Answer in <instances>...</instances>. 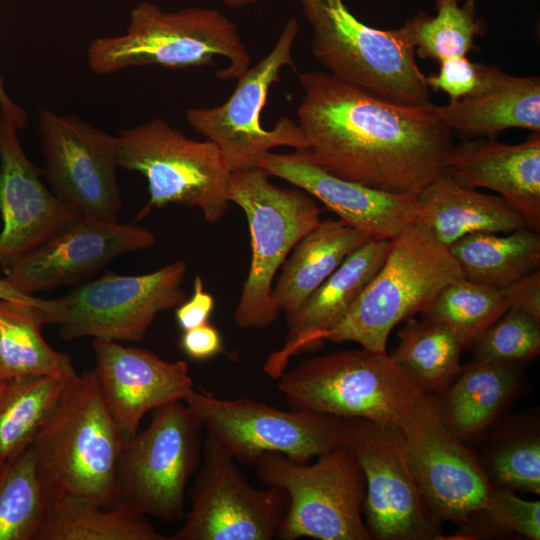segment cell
<instances>
[{
	"mask_svg": "<svg viewBox=\"0 0 540 540\" xmlns=\"http://www.w3.org/2000/svg\"><path fill=\"white\" fill-rule=\"evenodd\" d=\"M257 167L321 201L341 221L371 239L391 240L423 219L417 195L385 192L334 176L304 152L264 153Z\"/></svg>",
	"mask_w": 540,
	"mask_h": 540,
	"instance_id": "20",
	"label": "cell"
},
{
	"mask_svg": "<svg viewBox=\"0 0 540 540\" xmlns=\"http://www.w3.org/2000/svg\"><path fill=\"white\" fill-rule=\"evenodd\" d=\"M341 443L354 453L365 478V523L376 540L442 538V521L421 494L398 426L339 418Z\"/></svg>",
	"mask_w": 540,
	"mask_h": 540,
	"instance_id": "10",
	"label": "cell"
},
{
	"mask_svg": "<svg viewBox=\"0 0 540 540\" xmlns=\"http://www.w3.org/2000/svg\"><path fill=\"white\" fill-rule=\"evenodd\" d=\"M4 384H5V381L0 379V391L2 390Z\"/></svg>",
	"mask_w": 540,
	"mask_h": 540,
	"instance_id": "47",
	"label": "cell"
},
{
	"mask_svg": "<svg viewBox=\"0 0 540 540\" xmlns=\"http://www.w3.org/2000/svg\"><path fill=\"white\" fill-rule=\"evenodd\" d=\"M118 141L119 167L148 182L149 201L138 219L169 204L197 207L210 224L226 214L231 170L213 142L188 138L160 118L121 129Z\"/></svg>",
	"mask_w": 540,
	"mask_h": 540,
	"instance_id": "9",
	"label": "cell"
},
{
	"mask_svg": "<svg viewBox=\"0 0 540 540\" xmlns=\"http://www.w3.org/2000/svg\"><path fill=\"white\" fill-rule=\"evenodd\" d=\"M390 241L370 239L353 251L300 308L287 317V340L268 357L263 367L269 377L279 378L292 356L322 343L323 335L341 321L380 269Z\"/></svg>",
	"mask_w": 540,
	"mask_h": 540,
	"instance_id": "23",
	"label": "cell"
},
{
	"mask_svg": "<svg viewBox=\"0 0 540 540\" xmlns=\"http://www.w3.org/2000/svg\"><path fill=\"white\" fill-rule=\"evenodd\" d=\"M47 503L30 444L0 468V540H35Z\"/></svg>",
	"mask_w": 540,
	"mask_h": 540,
	"instance_id": "34",
	"label": "cell"
},
{
	"mask_svg": "<svg viewBox=\"0 0 540 540\" xmlns=\"http://www.w3.org/2000/svg\"><path fill=\"white\" fill-rule=\"evenodd\" d=\"M213 308L214 298L204 290L203 280L197 275L191 298L176 307L175 318L179 327L186 331L206 324Z\"/></svg>",
	"mask_w": 540,
	"mask_h": 540,
	"instance_id": "41",
	"label": "cell"
},
{
	"mask_svg": "<svg viewBox=\"0 0 540 540\" xmlns=\"http://www.w3.org/2000/svg\"><path fill=\"white\" fill-rule=\"evenodd\" d=\"M277 388L291 409L365 418L407 429L428 394L387 352L341 350L284 371Z\"/></svg>",
	"mask_w": 540,
	"mask_h": 540,
	"instance_id": "4",
	"label": "cell"
},
{
	"mask_svg": "<svg viewBox=\"0 0 540 540\" xmlns=\"http://www.w3.org/2000/svg\"><path fill=\"white\" fill-rule=\"evenodd\" d=\"M446 173L462 187L497 192L539 233L540 133L513 145L495 138L463 139L453 146Z\"/></svg>",
	"mask_w": 540,
	"mask_h": 540,
	"instance_id": "22",
	"label": "cell"
},
{
	"mask_svg": "<svg viewBox=\"0 0 540 540\" xmlns=\"http://www.w3.org/2000/svg\"><path fill=\"white\" fill-rule=\"evenodd\" d=\"M191 507L168 540H270L277 536L288 507L285 492L252 486L235 459L207 435Z\"/></svg>",
	"mask_w": 540,
	"mask_h": 540,
	"instance_id": "14",
	"label": "cell"
},
{
	"mask_svg": "<svg viewBox=\"0 0 540 540\" xmlns=\"http://www.w3.org/2000/svg\"><path fill=\"white\" fill-rule=\"evenodd\" d=\"M508 309L500 289L461 278L447 285L421 314L451 329L467 349Z\"/></svg>",
	"mask_w": 540,
	"mask_h": 540,
	"instance_id": "36",
	"label": "cell"
},
{
	"mask_svg": "<svg viewBox=\"0 0 540 540\" xmlns=\"http://www.w3.org/2000/svg\"><path fill=\"white\" fill-rule=\"evenodd\" d=\"M437 7L435 16L420 12L408 19L402 29L406 39L421 59L438 63L456 56H466L475 48V38L483 35L486 25L476 16L475 0L448 2Z\"/></svg>",
	"mask_w": 540,
	"mask_h": 540,
	"instance_id": "35",
	"label": "cell"
},
{
	"mask_svg": "<svg viewBox=\"0 0 540 540\" xmlns=\"http://www.w3.org/2000/svg\"><path fill=\"white\" fill-rule=\"evenodd\" d=\"M180 347L195 360L209 359L223 350L220 333L208 323L183 331Z\"/></svg>",
	"mask_w": 540,
	"mask_h": 540,
	"instance_id": "42",
	"label": "cell"
},
{
	"mask_svg": "<svg viewBox=\"0 0 540 540\" xmlns=\"http://www.w3.org/2000/svg\"><path fill=\"white\" fill-rule=\"evenodd\" d=\"M185 402L207 435L246 465H255L265 453L307 463L342 444L338 417L281 410L246 397L222 399L195 389Z\"/></svg>",
	"mask_w": 540,
	"mask_h": 540,
	"instance_id": "12",
	"label": "cell"
},
{
	"mask_svg": "<svg viewBox=\"0 0 540 540\" xmlns=\"http://www.w3.org/2000/svg\"><path fill=\"white\" fill-rule=\"evenodd\" d=\"M71 377L25 376L5 381L0 391V462L32 443Z\"/></svg>",
	"mask_w": 540,
	"mask_h": 540,
	"instance_id": "33",
	"label": "cell"
},
{
	"mask_svg": "<svg viewBox=\"0 0 540 540\" xmlns=\"http://www.w3.org/2000/svg\"><path fill=\"white\" fill-rule=\"evenodd\" d=\"M404 433L413 477L442 522L462 525L487 504L494 486L476 453L444 426L432 395Z\"/></svg>",
	"mask_w": 540,
	"mask_h": 540,
	"instance_id": "17",
	"label": "cell"
},
{
	"mask_svg": "<svg viewBox=\"0 0 540 540\" xmlns=\"http://www.w3.org/2000/svg\"><path fill=\"white\" fill-rule=\"evenodd\" d=\"M437 74L426 76V84L434 92L442 91L449 102L474 96L488 88L502 70L496 65L478 64L467 56H456L439 63Z\"/></svg>",
	"mask_w": 540,
	"mask_h": 540,
	"instance_id": "39",
	"label": "cell"
},
{
	"mask_svg": "<svg viewBox=\"0 0 540 540\" xmlns=\"http://www.w3.org/2000/svg\"><path fill=\"white\" fill-rule=\"evenodd\" d=\"M92 347L102 394L125 442L138 432L147 412L185 401L194 389L185 361L168 362L113 340L94 339Z\"/></svg>",
	"mask_w": 540,
	"mask_h": 540,
	"instance_id": "21",
	"label": "cell"
},
{
	"mask_svg": "<svg viewBox=\"0 0 540 540\" xmlns=\"http://www.w3.org/2000/svg\"><path fill=\"white\" fill-rule=\"evenodd\" d=\"M0 107V267L4 270L83 215L51 192Z\"/></svg>",
	"mask_w": 540,
	"mask_h": 540,
	"instance_id": "19",
	"label": "cell"
},
{
	"mask_svg": "<svg viewBox=\"0 0 540 540\" xmlns=\"http://www.w3.org/2000/svg\"><path fill=\"white\" fill-rule=\"evenodd\" d=\"M298 32V21L288 20L274 48L237 78L233 93L222 105L186 111L189 125L218 147L231 172L257 167L260 157L278 146L308 147L299 124L286 116L270 130L261 124L269 90L279 82L280 71L284 66L296 70L291 49Z\"/></svg>",
	"mask_w": 540,
	"mask_h": 540,
	"instance_id": "13",
	"label": "cell"
},
{
	"mask_svg": "<svg viewBox=\"0 0 540 540\" xmlns=\"http://www.w3.org/2000/svg\"><path fill=\"white\" fill-rule=\"evenodd\" d=\"M35 540H168L147 517L120 502L104 508L71 497H48Z\"/></svg>",
	"mask_w": 540,
	"mask_h": 540,
	"instance_id": "29",
	"label": "cell"
},
{
	"mask_svg": "<svg viewBox=\"0 0 540 540\" xmlns=\"http://www.w3.org/2000/svg\"><path fill=\"white\" fill-rule=\"evenodd\" d=\"M200 420L182 401L153 410L150 425L125 442L120 502L165 522L184 517L187 483L202 456Z\"/></svg>",
	"mask_w": 540,
	"mask_h": 540,
	"instance_id": "11",
	"label": "cell"
},
{
	"mask_svg": "<svg viewBox=\"0 0 540 540\" xmlns=\"http://www.w3.org/2000/svg\"><path fill=\"white\" fill-rule=\"evenodd\" d=\"M38 130L43 176L53 192L83 216L117 221L122 207L117 181L119 141L77 115L41 109Z\"/></svg>",
	"mask_w": 540,
	"mask_h": 540,
	"instance_id": "16",
	"label": "cell"
},
{
	"mask_svg": "<svg viewBox=\"0 0 540 540\" xmlns=\"http://www.w3.org/2000/svg\"><path fill=\"white\" fill-rule=\"evenodd\" d=\"M313 29L312 53L334 77L404 105L430 102L426 76L401 28L383 30L357 19L343 0H300Z\"/></svg>",
	"mask_w": 540,
	"mask_h": 540,
	"instance_id": "6",
	"label": "cell"
},
{
	"mask_svg": "<svg viewBox=\"0 0 540 540\" xmlns=\"http://www.w3.org/2000/svg\"><path fill=\"white\" fill-rule=\"evenodd\" d=\"M439 118L462 139L496 138L507 129L540 133V77L503 71L482 92L435 105Z\"/></svg>",
	"mask_w": 540,
	"mask_h": 540,
	"instance_id": "25",
	"label": "cell"
},
{
	"mask_svg": "<svg viewBox=\"0 0 540 540\" xmlns=\"http://www.w3.org/2000/svg\"><path fill=\"white\" fill-rule=\"evenodd\" d=\"M5 462H0V468L2 467V465L4 464Z\"/></svg>",
	"mask_w": 540,
	"mask_h": 540,
	"instance_id": "48",
	"label": "cell"
},
{
	"mask_svg": "<svg viewBox=\"0 0 540 540\" xmlns=\"http://www.w3.org/2000/svg\"><path fill=\"white\" fill-rule=\"evenodd\" d=\"M508 308L522 310L540 320L539 269L500 289Z\"/></svg>",
	"mask_w": 540,
	"mask_h": 540,
	"instance_id": "40",
	"label": "cell"
},
{
	"mask_svg": "<svg viewBox=\"0 0 540 540\" xmlns=\"http://www.w3.org/2000/svg\"><path fill=\"white\" fill-rule=\"evenodd\" d=\"M0 299L21 301L41 307L50 314L51 324L58 323L61 313V304L58 299L47 300L26 294L16 288L6 277L0 278Z\"/></svg>",
	"mask_w": 540,
	"mask_h": 540,
	"instance_id": "43",
	"label": "cell"
},
{
	"mask_svg": "<svg viewBox=\"0 0 540 540\" xmlns=\"http://www.w3.org/2000/svg\"><path fill=\"white\" fill-rule=\"evenodd\" d=\"M298 124L304 150L339 178L385 192L418 195L446 173L452 131L434 104L384 100L328 72L299 74Z\"/></svg>",
	"mask_w": 540,
	"mask_h": 540,
	"instance_id": "1",
	"label": "cell"
},
{
	"mask_svg": "<svg viewBox=\"0 0 540 540\" xmlns=\"http://www.w3.org/2000/svg\"><path fill=\"white\" fill-rule=\"evenodd\" d=\"M148 229L118 221L82 216L7 269L5 277L22 292H37L74 284L128 252L151 247Z\"/></svg>",
	"mask_w": 540,
	"mask_h": 540,
	"instance_id": "18",
	"label": "cell"
},
{
	"mask_svg": "<svg viewBox=\"0 0 540 540\" xmlns=\"http://www.w3.org/2000/svg\"><path fill=\"white\" fill-rule=\"evenodd\" d=\"M50 314L36 305L0 299V379L25 376L70 377L72 359L53 349L41 329Z\"/></svg>",
	"mask_w": 540,
	"mask_h": 540,
	"instance_id": "28",
	"label": "cell"
},
{
	"mask_svg": "<svg viewBox=\"0 0 540 540\" xmlns=\"http://www.w3.org/2000/svg\"><path fill=\"white\" fill-rule=\"evenodd\" d=\"M216 56L229 61L216 72L221 80L237 79L250 67L249 53L228 17L201 7L164 11L149 1L131 10L126 33L97 37L87 48L88 65L96 75L146 65L200 67L212 65Z\"/></svg>",
	"mask_w": 540,
	"mask_h": 540,
	"instance_id": "3",
	"label": "cell"
},
{
	"mask_svg": "<svg viewBox=\"0 0 540 540\" xmlns=\"http://www.w3.org/2000/svg\"><path fill=\"white\" fill-rule=\"evenodd\" d=\"M403 323L398 345L390 355L422 391L441 395L463 368L460 356L464 345L440 323L414 317Z\"/></svg>",
	"mask_w": 540,
	"mask_h": 540,
	"instance_id": "31",
	"label": "cell"
},
{
	"mask_svg": "<svg viewBox=\"0 0 540 540\" xmlns=\"http://www.w3.org/2000/svg\"><path fill=\"white\" fill-rule=\"evenodd\" d=\"M464 278L449 248L419 220L391 239L386 258L341 321L323 341H352L386 352L398 324L422 313L450 283Z\"/></svg>",
	"mask_w": 540,
	"mask_h": 540,
	"instance_id": "5",
	"label": "cell"
},
{
	"mask_svg": "<svg viewBox=\"0 0 540 540\" xmlns=\"http://www.w3.org/2000/svg\"><path fill=\"white\" fill-rule=\"evenodd\" d=\"M124 445L95 369L69 379L31 443L48 497H77L104 508L120 503L118 474Z\"/></svg>",
	"mask_w": 540,
	"mask_h": 540,
	"instance_id": "2",
	"label": "cell"
},
{
	"mask_svg": "<svg viewBox=\"0 0 540 540\" xmlns=\"http://www.w3.org/2000/svg\"><path fill=\"white\" fill-rule=\"evenodd\" d=\"M254 466L262 483L282 489L288 497L279 538L372 539L362 516L364 474L348 446L339 445L313 464L265 453Z\"/></svg>",
	"mask_w": 540,
	"mask_h": 540,
	"instance_id": "8",
	"label": "cell"
},
{
	"mask_svg": "<svg viewBox=\"0 0 540 540\" xmlns=\"http://www.w3.org/2000/svg\"><path fill=\"white\" fill-rule=\"evenodd\" d=\"M484 437L490 441L476 455L492 485L540 495L538 415L503 420Z\"/></svg>",
	"mask_w": 540,
	"mask_h": 540,
	"instance_id": "32",
	"label": "cell"
},
{
	"mask_svg": "<svg viewBox=\"0 0 540 540\" xmlns=\"http://www.w3.org/2000/svg\"><path fill=\"white\" fill-rule=\"evenodd\" d=\"M228 198L244 211L251 237V262L234 322L241 329H264L280 312L272 298L275 275L298 241L320 223L321 209L310 194L276 186L258 167L231 172Z\"/></svg>",
	"mask_w": 540,
	"mask_h": 540,
	"instance_id": "7",
	"label": "cell"
},
{
	"mask_svg": "<svg viewBox=\"0 0 540 540\" xmlns=\"http://www.w3.org/2000/svg\"><path fill=\"white\" fill-rule=\"evenodd\" d=\"M462 538L519 536L540 539V502L517 496L514 491L494 487L487 504L460 525Z\"/></svg>",
	"mask_w": 540,
	"mask_h": 540,
	"instance_id": "37",
	"label": "cell"
},
{
	"mask_svg": "<svg viewBox=\"0 0 540 540\" xmlns=\"http://www.w3.org/2000/svg\"><path fill=\"white\" fill-rule=\"evenodd\" d=\"M225 5L232 8L242 7L248 4L256 3L258 0H223Z\"/></svg>",
	"mask_w": 540,
	"mask_h": 540,
	"instance_id": "45",
	"label": "cell"
},
{
	"mask_svg": "<svg viewBox=\"0 0 540 540\" xmlns=\"http://www.w3.org/2000/svg\"><path fill=\"white\" fill-rule=\"evenodd\" d=\"M423 221L449 247L477 232L511 233L529 228L526 220L499 195L462 187L444 173L418 195Z\"/></svg>",
	"mask_w": 540,
	"mask_h": 540,
	"instance_id": "26",
	"label": "cell"
},
{
	"mask_svg": "<svg viewBox=\"0 0 540 540\" xmlns=\"http://www.w3.org/2000/svg\"><path fill=\"white\" fill-rule=\"evenodd\" d=\"M371 238L343 221L326 219L294 246L272 288V298L287 317L338 268L353 251Z\"/></svg>",
	"mask_w": 540,
	"mask_h": 540,
	"instance_id": "27",
	"label": "cell"
},
{
	"mask_svg": "<svg viewBox=\"0 0 540 540\" xmlns=\"http://www.w3.org/2000/svg\"><path fill=\"white\" fill-rule=\"evenodd\" d=\"M182 260L143 275L107 273L58 298L60 335L137 342L160 312L185 301Z\"/></svg>",
	"mask_w": 540,
	"mask_h": 540,
	"instance_id": "15",
	"label": "cell"
},
{
	"mask_svg": "<svg viewBox=\"0 0 540 540\" xmlns=\"http://www.w3.org/2000/svg\"><path fill=\"white\" fill-rule=\"evenodd\" d=\"M522 366L473 359L439 396L444 426L462 441L484 437L504 416L524 385Z\"/></svg>",
	"mask_w": 540,
	"mask_h": 540,
	"instance_id": "24",
	"label": "cell"
},
{
	"mask_svg": "<svg viewBox=\"0 0 540 540\" xmlns=\"http://www.w3.org/2000/svg\"><path fill=\"white\" fill-rule=\"evenodd\" d=\"M448 248L465 279L496 289L508 286L540 265V237L530 228L503 236L472 233Z\"/></svg>",
	"mask_w": 540,
	"mask_h": 540,
	"instance_id": "30",
	"label": "cell"
},
{
	"mask_svg": "<svg viewBox=\"0 0 540 540\" xmlns=\"http://www.w3.org/2000/svg\"><path fill=\"white\" fill-rule=\"evenodd\" d=\"M448 2H458V0H437L436 6L444 4V3H448Z\"/></svg>",
	"mask_w": 540,
	"mask_h": 540,
	"instance_id": "46",
	"label": "cell"
},
{
	"mask_svg": "<svg viewBox=\"0 0 540 540\" xmlns=\"http://www.w3.org/2000/svg\"><path fill=\"white\" fill-rule=\"evenodd\" d=\"M467 349L476 360L523 366L540 353V320L509 308Z\"/></svg>",
	"mask_w": 540,
	"mask_h": 540,
	"instance_id": "38",
	"label": "cell"
},
{
	"mask_svg": "<svg viewBox=\"0 0 540 540\" xmlns=\"http://www.w3.org/2000/svg\"><path fill=\"white\" fill-rule=\"evenodd\" d=\"M0 107L5 112L7 117L15 124L18 129H21L27 124V115L25 111L20 108L13 100L7 95L3 84L0 79Z\"/></svg>",
	"mask_w": 540,
	"mask_h": 540,
	"instance_id": "44",
	"label": "cell"
}]
</instances>
